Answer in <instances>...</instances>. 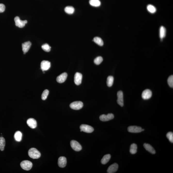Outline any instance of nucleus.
Returning a JSON list of instances; mask_svg holds the SVG:
<instances>
[{
	"label": "nucleus",
	"mask_w": 173,
	"mask_h": 173,
	"mask_svg": "<svg viewBox=\"0 0 173 173\" xmlns=\"http://www.w3.org/2000/svg\"><path fill=\"white\" fill-rule=\"evenodd\" d=\"M28 154L30 158L34 159H37L41 157V154L40 152L34 148H32L29 150Z\"/></svg>",
	"instance_id": "nucleus-1"
},
{
	"label": "nucleus",
	"mask_w": 173,
	"mask_h": 173,
	"mask_svg": "<svg viewBox=\"0 0 173 173\" xmlns=\"http://www.w3.org/2000/svg\"><path fill=\"white\" fill-rule=\"evenodd\" d=\"M20 166L24 170L29 171L33 167V163L30 161L25 160L21 162Z\"/></svg>",
	"instance_id": "nucleus-2"
},
{
	"label": "nucleus",
	"mask_w": 173,
	"mask_h": 173,
	"mask_svg": "<svg viewBox=\"0 0 173 173\" xmlns=\"http://www.w3.org/2000/svg\"><path fill=\"white\" fill-rule=\"evenodd\" d=\"M83 104L82 102L78 101L73 102L70 104V106L73 109L78 110L82 109L83 107Z\"/></svg>",
	"instance_id": "nucleus-3"
},
{
	"label": "nucleus",
	"mask_w": 173,
	"mask_h": 173,
	"mask_svg": "<svg viewBox=\"0 0 173 173\" xmlns=\"http://www.w3.org/2000/svg\"><path fill=\"white\" fill-rule=\"evenodd\" d=\"M14 21H15V26L20 28L23 27L27 23V21L26 20H21L18 17H16L14 18Z\"/></svg>",
	"instance_id": "nucleus-4"
},
{
	"label": "nucleus",
	"mask_w": 173,
	"mask_h": 173,
	"mask_svg": "<svg viewBox=\"0 0 173 173\" xmlns=\"http://www.w3.org/2000/svg\"><path fill=\"white\" fill-rule=\"evenodd\" d=\"M70 146L74 151H79L82 150V147L76 141L72 140L70 142Z\"/></svg>",
	"instance_id": "nucleus-5"
},
{
	"label": "nucleus",
	"mask_w": 173,
	"mask_h": 173,
	"mask_svg": "<svg viewBox=\"0 0 173 173\" xmlns=\"http://www.w3.org/2000/svg\"><path fill=\"white\" fill-rule=\"evenodd\" d=\"M81 131H83L87 133H91L93 131V128L91 126L86 124H82L80 126Z\"/></svg>",
	"instance_id": "nucleus-6"
},
{
	"label": "nucleus",
	"mask_w": 173,
	"mask_h": 173,
	"mask_svg": "<svg viewBox=\"0 0 173 173\" xmlns=\"http://www.w3.org/2000/svg\"><path fill=\"white\" fill-rule=\"evenodd\" d=\"M128 131L130 132L137 133L141 132L144 130L140 127L135 126H131L128 128Z\"/></svg>",
	"instance_id": "nucleus-7"
},
{
	"label": "nucleus",
	"mask_w": 173,
	"mask_h": 173,
	"mask_svg": "<svg viewBox=\"0 0 173 173\" xmlns=\"http://www.w3.org/2000/svg\"><path fill=\"white\" fill-rule=\"evenodd\" d=\"M51 66V64L49 61L43 60L41 63V69L43 72L48 70Z\"/></svg>",
	"instance_id": "nucleus-8"
},
{
	"label": "nucleus",
	"mask_w": 173,
	"mask_h": 173,
	"mask_svg": "<svg viewBox=\"0 0 173 173\" xmlns=\"http://www.w3.org/2000/svg\"><path fill=\"white\" fill-rule=\"evenodd\" d=\"M114 118V114H108L107 115L102 114L99 117L100 119L103 122H106L111 120Z\"/></svg>",
	"instance_id": "nucleus-9"
},
{
	"label": "nucleus",
	"mask_w": 173,
	"mask_h": 173,
	"mask_svg": "<svg viewBox=\"0 0 173 173\" xmlns=\"http://www.w3.org/2000/svg\"><path fill=\"white\" fill-rule=\"evenodd\" d=\"M82 75L79 73H76L74 77V83L77 85H79L82 83Z\"/></svg>",
	"instance_id": "nucleus-10"
},
{
	"label": "nucleus",
	"mask_w": 173,
	"mask_h": 173,
	"mask_svg": "<svg viewBox=\"0 0 173 173\" xmlns=\"http://www.w3.org/2000/svg\"><path fill=\"white\" fill-rule=\"evenodd\" d=\"M152 96V92L149 89H146L143 92L142 94V97L143 99L147 100L150 99Z\"/></svg>",
	"instance_id": "nucleus-11"
},
{
	"label": "nucleus",
	"mask_w": 173,
	"mask_h": 173,
	"mask_svg": "<svg viewBox=\"0 0 173 173\" xmlns=\"http://www.w3.org/2000/svg\"><path fill=\"white\" fill-rule=\"evenodd\" d=\"M118 99L117 100V103L120 106H123V93L122 92L119 91L117 92V94Z\"/></svg>",
	"instance_id": "nucleus-12"
},
{
	"label": "nucleus",
	"mask_w": 173,
	"mask_h": 173,
	"mask_svg": "<svg viewBox=\"0 0 173 173\" xmlns=\"http://www.w3.org/2000/svg\"><path fill=\"white\" fill-rule=\"evenodd\" d=\"M28 126L32 129L35 128L37 126V122L35 119L32 118H29L27 121Z\"/></svg>",
	"instance_id": "nucleus-13"
},
{
	"label": "nucleus",
	"mask_w": 173,
	"mask_h": 173,
	"mask_svg": "<svg viewBox=\"0 0 173 173\" xmlns=\"http://www.w3.org/2000/svg\"><path fill=\"white\" fill-rule=\"evenodd\" d=\"M67 163V160L65 157L61 156L58 159V166L61 168H64L66 166Z\"/></svg>",
	"instance_id": "nucleus-14"
},
{
	"label": "nucleus",
	"mask_w": 173,
	"mask_h": 173,
	"mask_svg": "<svg viewBox=\"0 0 173 173\" xmlns=\"http://www.w3.org/2000/svg\"><path fill=\"white\" fill-rule=\"evenodd\" d=\"M67 74L66 73H62L60 75L58 76L57 78V82L59 83H62L66 81L67 78Z\"/></svg>",
	"instance_id": "nucleus-15"
},
{
	"label": "nucleus",
	"mask_w": 173,
	"mask_h": 173,
	"mask_svg": "<svg viewBox=\"0 0 173 173\" xmlns=\"http://www.w3.org/2000/svg\"><path fill=\"white\" fill-rule=\"evenodd\" d=\"M32 43L29 41L26 42L22 43V51L23 52L24 54H25L30 49Z\"/></svg>",
	"instance_id": "nucleus-16"
},
{
	"label": "nucleus",
	"mask_w": 173,
	"mask_h": 173,
	"mask_svg": "<svg viewBox=\"0 0 173 173\" xmlns=\"http://www.w3.org/2000/svg\"><path fill=\"white\" fill-rule=\"evenodd\" d=\"M118 168V164L117 163H114L108 167L107 170V172L108 173H115L117 171Z\"/></svg>",
	"instance_id": "nucleus-17"
},
{
	"label": "nucleus",
	"mask_w": 173,
	"mask_h": 173,
	"mask_svg": "<svg viewBox=\"0 0 173 173\" xmlns=\"http://www.w3.org/2000/svg\"><path fill=\"white\" fill-rule=\"evenodd\" d=\"M144 147L146 150L151 153L154 154L155 153V151L152 146L148 144L145 143L144 144Z\"/></svg>",
	"instance_id": "nucleus-18"
},
{
	"label": "nucleus",
	"mask_w": 173,
	"mask_h": 173,
	"mask_svg": "<svg viewBox=\"0 0 173 173\" xmlns=\"http://www.w3.org/2000/svg\"><path fill=\"white\" fill-rule=\"evenodd\" d=\"M166 30L165 28L163 26L161 27L160 29L159 36L161 39L164 38L166 35Z\"/></svg>",
	"instance_id": "nucleus-19"
},
{
	"label": "nucleus",
	"mask_w": 173,
	"mask_h": 173,
	"mask_svg": "<svg viewBox=\"0 0 173 173\" xmlns=\"http://www.w3.org/2000/svg\"><path fill=\"white\" fill-rule=\"evenodd\" d=\"M111 155L110 154H107L104 156L101 160V163L103 164H106L110 160L111 158Z\"/></svg>",
	"instance_id": "nucleus-20"
},
{
	"label": "nucleus",
	"mask_w": 173,
	"mask_h": 173,
	"mask_svg": "<svg viewBox=\"0 0 173 173\" xmlns=\"http://www.w3.org/2000/svg\"><path fill=\"white\" fill-rule=\"evenodd\" d=\"M22 133L19 131H17L14 134V137L16 141L18 142L21 141L22 139Z\"/></svg>",
	"instance_id": "nucleus-21"
},
{
	"label": "nucleus",
	"mask_w": 173,
	"mask_h": 173,
	"mask_svg": "<svg viewBox=\"0 0 173 173\" xmlns=\"http://www.w3.org/2000/svg\"><path fill=\"white\" fill-rule=\"evenodd\" d=\"M90 4L94 7H98L100 6L101 2L99 0H90Z\"/></svg>",
	"instance_id": "nucleus-22"
},
{
	"label": "nucleus",
	"mask_w": 173,
	"mask_h": 173,
	"mask_svg": "<svg viewBox=\"0 0 173 173\" xmlns=\"http://www.w3.org/2000/svg\"><path fill=\"white\" fill-rule=\"evenodd\" d=\"M137 146L135 143H133L130 146V152L132 154H135L137 152Z\"/></svg>",
	"instance_id": "nucleus-23"
},
{
	"label": "nucleus",
	"mask_w": 173,
	"mask_h": 173,
	"mask_svg": "<svg viewBox=\"0 0 173 173\" xmlns=\"http://www.w3.org/2000/svg\"><path fill=\"white\" fill-rule=\"evenodd\" d=\"M93 41L100 46H103L104 45L103 41L100 37H95L93 40Z\"/></svg>",
	"instance_id": "nucleus-24"
},
{
	"label": "nucleus",
	"mask_w": 173,
	"mask_h": 173,
	"mask_svg": "<svg viewBox=\"0 0 173 173\" xmlns=\"http://www.w3.org/2000/svg\"><path fill=\"white\" fill-rule=\"evenodd\" d=\"M65 11L68 14H72L74 12V9L72 6H67L65 9Z\"/></svg>",
	"instance_id": "nucleus-25"
},
{
	"label": "nucleus",
	"mask_w": 173,
	"mask_h": 173,
	"mask_svg": "<svg viewBox=\"0 0 173 173\" xmlns=\"http://www.w3.org/2000/svg\"><path fill=\"white\" fill-rule=\"evenodd\" d=\"M114 78L113 77L110 76L108 77L107 80V85L109 87H111L114 83Z\"/></svg>",
	"instance_id": "nucleus-26"
},
{
	"label": "nucleus",
	"mask_w": 173,
	"mask_h": 173,
	"mask_svg": "<svg viewBox=\"0 0 173 173\" xmlns=\"http://www.w3.org/2000/svg\"><path fill=\"white\" fill-rule=\"evenodd\" d=\"M5 146V138L3 137H0V150L3 151Z\"/></svg>",
	"instance_id": "nucleus-27"
},
{
	"label": "nucleus",
	"mask_w": 173,
	"mask_h": 173,
	"mask_svg": "<svg viewBox=\"0 0 173 173\" xmlns=\"http://www.w3.org/2000/svg\"><path fill=\"white\" fill-rule=\"evenodd\" d=\"M148 11L150 13L154 14L156 12V8L153 5H148L147 7Z\"/></svg>",
	"instance_id": "nucleus-28"
},
{
	"label": "nucleus",
	"mask_w": 173,
	"mask_h": 173,
	"mask_svg": "<svg viewBox=\"0 0 173 173\" xmlns=\"http://www.w3.org/2000/svg\"><path fill=\"white\" fill-rule=\"evenodd\" d=\"M42 50L46 52H50L51 50V47L48 44H44L42 45Z\"/></svg>",
	"instance_id": "nucleus-29"
},
{
	"label": "nucleus",
	"mask_w": 173,
	"mask_h": 173,
	"mask_svg": "<svg viewBox=\"0 0 173 173\" xmlns=\"http://www.w3.org/2000/svg\"><path fill=\"white\" fill-rule=\"evenodd\" d=\"M49 93V91L48 90H44L42 95V98L43 100H45L47 98Z\"/></svg>",
	"instance_id": "nucleus-30"
},
{
	"label": "nucleus",
	"mask_w": 173,
	"mask_h": 173,
	"mask_svg": "<svg viewBox=\"0 0 173 173\" xmlns=\"http://www.w3.org/2000/svg\"><path fill=\"white\" fill-rule=\"evenodd\" d=\"M103 61V58L101 57H98L94 59V62L96 65H99Z\"/></svg>",
	"instance_id": "nucleus-31"
},
{
	"label": "nucleus",
	"mask_w": 173,
	"mask_h": 173,
	"mask_svg": "<svg viewBox=\"0 0 173 173\" xmlns=\"http://www.w3.org/2000/svg\"><path fill=\"white\" fill-rule=\"evenodd\" d=\"M166 137L171 143H173V133L171 132H169L166 134Z\"/></svg>",
	"instance_id": "nucleus-32"
},
{
	"label": "nucleus",
	"mask_w": 173,
	"mask_h": 173,
	"mask_svg": "<svg viewBox=\"0 0 173 173\" xmlns=\"http://www.w3.org/2000/svg\"><path fill=\"white\" fill-rule=\"evenodd\" d=\"M168 83L170 87H173V75H171L169 77L167 80Z\"/></svg>",
	"instance_id": "nucleus-33"
},
{
	"label": "nucleus",
	"mask_w": 173,
	"mask_h": 173,
	"mask_svg": "<svg viewBox=\"0 0 173 173\" xmlns=\"http://www.w3.org/2000/svg\"><path fill=\"white\" fill-rule=\"evenodd\" d=\"M5 6L3 4H0V13L3 12L5 11Z\"/></svg>",
	"instance_id": "nucleus-34"
}]
</instances>
